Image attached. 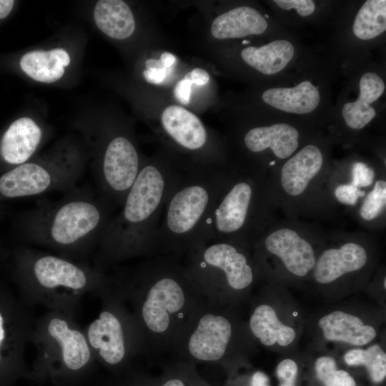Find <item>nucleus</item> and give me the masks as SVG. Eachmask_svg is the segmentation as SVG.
I'll list each match as a JSON object with an SVG mask.
<instances>
[{
  "label": "nucleus",
  "instance_id": "1",
  "mask_svg": "<svg viewBox=\"0 0 386 386\" xmlns=\"http://www.w3.org/2000/svg\"><path fill=\"white\" fill-rule=\"evenodd\" d=\"M110 279L140 328L146 352L172 351L206 300L173 254L146 257Z\"/></svg>",
  "mask_w": 386,
  "mask_h": 386
},
{
  "label": "nucleus",
  "instance_id": "2",
  "mask_svg": "<svg viewBox=\"0 0 386 386\" xmlns=\"http://www.w3.org/2000/svg\"><path fill=\"white\" fill-rule=\"evenodd\" d=\"M184 164L158 159L143 162L120 211L111 219L94 254L103 271L137 257L152 256V241L169 193Z\"/></svg>",
  "mask_w": 386,
  "mask_h": 386
},
{
  "label": "nucleus",
  "instance_id": "3",
  "mask_svg": "<svg viewBox=\"0 0 386 386\" xmlns=\"http://www.w3.org/2000/svg\"><path fill=\"white\" fill-rule=\"evenodd\" d=\"M114 210L97 192L76 187L61 199H39L24 214L21 232L32 244L86 262L94 254Z\"/></svg>",
  "mask_w": 386,
  "mask_h": 386
},
{
  "label": "nucleus",
  "instance_id": "4",
  "mask_svg": "<svg viewBox=\"0 0 386 386\" xmlns=\"http://www.w3.org/2000/svg\"><path fill=\"white\" fill-rule=\"evenodd\" d=\"M229 164H184L173 185L152 241V256L184 254L199 242Z\"/></svg>",
  "mask_w": 386,
  "mask_h": 386
},
{
  "label": "nucleus",
  "instance_id": "5",
  "mask_svg": "<svg viewBox=\"0 0 386 386\" xmlns=\"http://www.w3.org/2000/svg\"><path fill=\"white\" fill-rule=\"evenodd\" d=\"M16 267L25 305L73 316L85 295L98 296L110 282L105 271L86 262L31 247L17 252Z\"/></svg>",
  "mask_w": 386,
  "mask_h": 386
},
{
  "label": "nucleus",
  "instance_id": "6",
  "mask_svg": "<svg viewBox=\"0 0 386 386\" xmlns=\"http://www.w3.org/2000/svg\"><path fill=\"white\" fill-rule=\"evenodd\" d=\"M277 211L267 177L232 164L199 242L227 241L252 249Z\"/></svg>",
  "mask_w": 386,
  "mask_h": 386
},
{
  "label": "nucleus",
  "instance_id": "7",
  "mask_svg": "<svg viewBox=\"0 0 386 386\" xmlns=\"http://www.w3.org/2000/svg\"><path fill=\"white\" fill-rule=\"evenodd\" d=\"M184 265L204 299L230 306L259 277L251 249L227 241L201 242L185 254Z\"/></svg>",
  "mask_w": 386,
  "mask_h": 386
},
{
  "label": "nucleus",
  "instance_id": "8",
  "mask_svg": "<svg viewBox=\"0 0 386 386\" xmlns=\"http://www.w3.org/2000/svg\"><path fill=\"white\" fill-rule=\"evenodd\" d=\"M329 233L298 218L276 219L253 244L259 274L295 279L310 277Z\"/></svg>",
  "mask_w": 386,
  "mask_h": 386
},
{
  "label": "nucleus",
  "instance_id": "9",
  "mask_svg": "<svg viewBox=\"0 0 386 386\" xmlns=\"http://www.w3.org/2000/svg\"><path fill=\"white\" fill-rule=\"evenodd\" d=\"M332 166L320 142L308 141L268 176L274 202L285 217H321L326 180Z\"/></svg>",
  "mask_w": 386,
  "mask_h": 386
},
{
  "label": "nucleus",
  "instance_id": "10",
  "mask_svg": "<svg viewBox=\"0 0 386 386\" xmlns=\"http://www.w3.org/2000/svg\"><path fill=\"white\" fill-rule=\"evenodd\" d=\"M248 326L242 325L229 309L207 300L196 312L172 352L179 360L195 365L228 367L244 354L249 346Z\"/></svg>",
  "mask_w": 386,
  "mask_h": 386
},
{
  "label": "nucleus",
  "instance_id": "11",
  "mask_svg": "<svg viewBox=\"0 0 386 386\" xmlns=\"http://www.w3.org/2000/svg\"><path fill=\"white\" fill-rule=\"evenodd\" d=\"M86 156L71 138L60 141L43 155L3 173L0 199L27 197L77 187L84 175Z\"/></svg>",
  "mask_w": 386,
  "mask_h": 386
},
{
  "label": "nucleus",
  "instance_id": "12",
  "mask_svg": "<svg viewBox=\"0 0 386 386\" xmlns=\"http://www.w3.org/2000/svg\"><path fill=\"white\" fill-rule=\"evenodd\" d=\"M30 342L36 350V375L74 376L89 370L96 361L84 328L75 316L48 310L35 320Z\"/></svg>",
  "mask_w": 386,
  "mask_h": 386
},
{
  "label": "nucleus",
  "instance_id": "13",
  "mask_svg": "<svg viewBox=\"0 0 386 386\" xmlns=\"http://www.w3.org/2000/svg\"><path fill=\"white\" fill-rule=\"evenodd\" d=\"M102 305L97 317L84 331L96 362L111 370L128 367L146 352L140 328L128 306L109 284L97 296Z\"/></svg>",
  "mask_w": 386,
  "mask_h": 386
},
{
  "label": "nucleus",
  "instance_id": "14",
  "mask_svg": "<svg viewBox=\"0 0 386 386\" xmlns=\"http://www.w3.org/2000/svg\"><path fill=\"white\" fill-rule=\"evenodd\" d=\"M86 134L93 146L96 192L114 209L121 207L143 164L137 147L125 133L101 137Z\"/></svg>",
  "mask_w": 386,
  "mask_h": 386
},
{
  "label": "nucleus",
  "instance_id": "15",
  "mask_svg": "<svg viewBox=\"0 0 386 386\" xmlns=\"http://www.w3.org/2000/svg\"><path fill=\"white\" fill-rule=\"evenodd\" d=\"M375 232L329 233L310 277L321 286L342 282L368 272L377 251Z\"/></svg>",
  "mask_w": 386,
  "mask_h": 386
},
{
  "label": "nucleus",
  "instance_id": "16",
  "mask_svg": "<svg viewBox=\"0 0 386 386\" xmlns=\"http://www.w3.org/2000/svg\"><path fill=\"white\" fill-rule=\"evenodd\" d=\"M306 142L300 129L287 122L252 127L242 137L247 157L233 164L268 177Z\"/></svg>",
  "mask_w": 386,
  "mask_h": 386
},
{
  "label": "nucleus",
  "instance_id": "17",
  "mask_svg": "<svg viewBox=\"0 0 386 386\" xmlns=\"http://www.w3.org/2000/svg\"><path fill=\"white\" fill-rule=\"evenodd\" d=\"M35 320L24 303L0 292V385L24 367V356Z\"/></svg>",
  "mask_w": 386,
  "mask_h": 386
},
{
  "label": "nucleus",
  "instance_id": "18",
  "mask_svg": "<svg viewBox=\"0 0 386 386\" xmlns=\"http://www.w3.org/2000/svg\"><path fill=\"white\" fill-rule=\"evenodd\" d=\"M44 135V129L32 118L22 117L14 120L0 138V169L9 171L31 159Z\"/></svg>",
  "mask_w": 386,
  "mask_h": 386
},
{
  "label": "nucleus",
  "instance_id": "19",
  "mask_svg": "<svg viewBox=\"0 0 386 386\" xmlns=\"http://www.w3.org/2000/svg\"><path fill=\"white\" fill-rule=\"evenodd\" d=\"M161 124L164 133L179 148L188 153H200L209 142L208 132L194 113L185 108L170 105L161 115Z\"/></svg>",
  "mask_w": 386,
  "mask_h": 386
},
{
  "label": "nucleus",
  "instance_id": "20",
  "mask_svg": "<svg viewBox=\"0 0 386 386\" xmlns=\"http://www.w3.org/2000/svg\"><path fill=\"white\" fill-rule=\"evenodd\" d=\"M385 90L382 77L376 72L364 73L359 80V94L353 102L345 103L341 115L345 127L351 132L365 129L377 115L373 104Z\"/></svg>",
  "mask_w": 386,
  "mask_h": 386
},
{
  "label": "nucleus",
  "instance_id": "21",
  "mask_svg": "<svg viewBox=\"0 0 386 386\" xmlns=\"http://www.w3.org/2000/svg\"><path fill=\"white\" fill-rule=\"evenodd\" d=\"M263 102L284 113L305 115L319 107L321 94L317 86L305 80L293 86L272 87L262 94Z\"/></svg>",
  "mask_w": 386,
  "mask_h": 386
},
{
  "label": "nucleus",
  "instance_id": "22",
  "mask_svg": "<svg viewBox=\"0 0 386 386\" xmlns=\"http://www.w3.org/2000/svg\"><path fill=\"white\" fill-rule=\"evenodd\" d=\"M325 339L355 346H362L373 340L376 330L365 324L357 316L336 310L322 316L318 322Z\"/></svg>",
  "mask_w": 386,
  "mask_h": 386
},
{
  "label": "nucleus",
  "instance_id": "23",
  "mask_svg": "<svg viewBox=\"0 0 386 386\" xmlns=\"http://www.w3.org/2000/svg\"><path fill=\"white\" fill-rule=\"evenodd\" d=\"M268 22L257 9L247 6L229 9L217 16L211 34L217 39H238L265 32Z\"/></svg>",
  "mask_w": 386,
  "mask_h": 386
},
{
  "label": "nucleus",
  "instance_id": "24",
  "mask_svg": "<svg viewBox=\"0 0 386 386\" xmlns=\"http://www.w3.org/2000/svg\"><path fill=\"white\" fill-rule=\"evenodd\" d=\"M247 326L251 335L267 347H287L296 338L295 329L282 323L273 307L266 303L254 306Z\"/></svg>",
  "mask_w": 386,
  "mask_h": 386
},
{
  "label": "nucleus",
  "instance_id": "25",
  "mask_svg": "<svg viewBox=\"0 0 386 386\" xmlns=\"http://www.w3.org/2000/svg\"><path fill=\"white\" fill-rule=\"evenodd\" d=\"M295 54L293 44L287 39H274L260 46H250L241 51V58L247 65L264 75L282 71Z\"/></svg>",
  "mask_w": 386,
  "mask_h": 386
},
{
  "label": "nucleus",
  "instance_id": "26",
  "mask_svg": "<svg viewBox=\"0 0 386 386\" xmlns=\"http://www.w3.org/2000/svg\"><path fill=\"white\" fill-rule=\"evenodd\" d=\"M71 58L63 48L50 50H32L20 59L21 69L34 81L53 83L59 80L65 73Z\"/></svg>",
  "mask_w": 386,
  "mask_h": 386
},
{
  "label": "nucleus",
  "instance_id": "27",
  "mask_svg": "<svg viewBox=\"0 0 386 386\" xmlns=\"http://www.w3.org/2000/svg\"><path fill=\"white\" fill-rule=\"evenodd\" d=\"M94 19L102 32L114 39L131 36L136 27L131 9L121 0L98 1L94 9Z\"/></svg>",
  "mask_w": 386,
  "mask_h": 386
},
{
  "label": "nucleus",
  "instance_id": "28",
  "mask_svg": "<svg viewBox=\"0 0 386 386\" xmlns=\"http://www.w3.org/2000/svg\"><path fill=\"white\" fill-rule=\"evenodd\" d=\"M357 221L367 231L375 232L385 225L386 177L380 175L354 212Z\"/></svg>",
  "mask_w": 386,
  "mask_h": 386
},
{
  "label": "nucleus",
  "instance_id": "29",
  "mask_svg": "<svg viewBox=\"0 0 386 386\" xmlns=\"http://www.w3.org/2000/svg\"><path fill=\"white\" fill-rule=\"evenodd\" d=\"M386 30V1L367 0L357 11L352 24L354 35L359 39H375Z\"/></svg>",
  "mask_w": 386,
  "mask_h": 386
},
{
  "label": "nucleus",
  "instance_id": "30",
  "mask_svg": "<svg viewBox=\"0 0 386 386\" xmlns=\"http://www.w3.org/2000/svg\"><path fill=\"white\" fill-rule=\"evenodd\" d=\"M196 365L182 360L167 365L157 377V386H214L199 373Z\"/></svg>",
  "mask_w": 386,
  "mask_h": 386
},
{
  "label": "nucleus",
  "instance_id": "31",
  "mask_svg": "<svg viewBox=\"0 0 386 386\" xmlns=\"http://www.w3.org/2000/svg\"><path fill=\"white\" fill-rule=\"evenodd\" d=\"M345 363L350 366L363 365L375 383L383 381L386 376V354L378 344L367 349H352L344 355Z\"/></svg>",
  "mask_w": 386,
  "mask_h": 386
},
{
  "label": "nucleus",
  "instance_id": "32",
  "mask_svg": "<svg viewBox=\"0 0 386 386\" xmlns=\"http://www.w3.org/2000/svg\"><path fill=\"white\" fill-rule=\"evenodd\" d=\"M315 370L318 380L325 386H356L353 377L345 370L337 368L335 359L321 356L315 363Z\"/></svg>",
  "mask_w": 386,
  "mask_h": 386
},
{
  "label": "nucleus",
  "instance_id": "33",
  "mask_svg": "<svg viewBox=\"0 0 386 386\" xmlns=\"http://www.w3.org/2000/svg\"><path fill=\"white\" fill-rule=\"evenodd\" d=\"M298 367L292 359H284L277 365L276 373L280 382L279 386H295Z\"/></svg>",
  "mask_w": 386,
  "mask_h": 386
},
{
  "label": "nucleus",
  "instance_id": "34",
  "mask_svg": "<svg viewBox=\"0 0 386 386\" xmlns=\"http://www.w3.org/2000/svg\"><path fill=\"white\" fill-rule=\"evenodd\" d=\"M284 10H295L300 16H308L315 10V4L312 0H275L273 1Z\"/></svg>",
  "mask_w": 386,
  "mask_h": 386
},
{
  "label": "nucleus",
  "instance_id": "35",
  "mask_svg": "<svg viewBox=\"0 0 386 386\" xmlns=\"http://www.w3.org/2000/svg\"><path fill=\"white\" fill-rule=\"evenodd\" d=\"M120 386H157V377L146 372H132Z\"/></svg>",
  "mask_w": 386,
  "mask_h": 386
},
{
  "label": "nucleus",
  "instance_id": "36",
  "mask_svg": "<svg viewBox=\"0 0 386 386\" xmlns=\"http://www.w3.org/2000/svg\"><path fill=\"white\" fill-rule=\"evenodd\" d=\"M192 84L190 81L184 78L177 84L174 88V96L181 104L186 105L189 102Z\"/></svg>",
  "mask_w": 386,
  "mask_h": 386
},
{
  "label": "nucleus",
  "instance_id": "37",
  "mask_svg": "<svg viewBox=\"0 0 386 386\" xmlns=\"http://www.w3.org/2000/svg\"><path fill=\"white\" fill-rule=\"evenodd\" d=\"M184 78L190 81L192 84L204 85L209 81L210 76L206 70L202 68H195L187 73Z\"/></svg>",
  "mask_w": 386,
  "mask_h": 386
},
{
  "label": "nucleus",
  "instance_id": "38",
  "mask_svg": "<svg viewBox=\"0 0 386 386\" xmlns=\"http://www.w3.org/2000/svg\"><path fill=\"white\" fill-rule=\"evenodd\" d=\"M143 76L146 81L150 84H161L167 74L165 69L146 68L143 71Z\"/></svg>",
  "mask_w": 386,
  "mask_h": 386
},
{
  "label": "nucleus",
  "instance_id": "39",
  "mask_svg": "<svg viewBox=\"0 0 386 386\" xmlns=\"http://www.w3.org/2000/svg\"><path fill=\"white\" fill-rule=\"evenodd\" d=\"M267 375L262 371H256L249 378L248 386H269Z\"/></svg>",
  "mask_w": 386,
  "mask_h": 386
},
{
  "label": "nucleus",
  "instance_id": "40",
  "mask_svg": "<svg viewBox=\"0 0 386 386\" xmlns=\"http://www.w3.org/2000/svg\"><path fill=\"white\" fill-rule=\"evenodd\" d=\"M15 1L12 0H0V19H4L12 11Z\"/></svg>",
  "mask_w": 386,
  "mask_h": 386
},
{
  "label": "nucleus",
  "instance_id": "41",
  "mask_svg": "<svg viewBox=\"0 0 386 386\" xmlns=\"http://www.w3.org/2000/svg\"><path fill=\"white\" fill-rule=\"evenodd\" d=\"M159 60L166 69L173 66L176 62V57L170 52H164L161 54Z\"/></svg>",
  "mask_w": 386,
  "mask_h": 386
}]
</instances>
